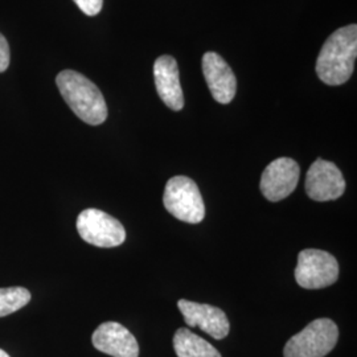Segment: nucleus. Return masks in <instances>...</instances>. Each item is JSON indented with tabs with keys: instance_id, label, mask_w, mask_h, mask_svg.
Listing matches in <instances>:
<instances>
[{
	"instance_id": "f257e3e1",
	"label": "nucleus",
	"mask_w": 357,
	"mask_h": 357,
	"mask_svg": "<svg viewBox=\"0 0 357 357\" xmlns=\"http://www.w3.org/2000/svg\"><path fill=\"white\" fill-rule=\"evenodd\" d=\"M357 56V26L339 28L320 50L317 75L330 86L345 84L354 73Z\"/></svg>"
},
{
	"instance_id": "f03ea898",
	"label": "nucleus",
	"mask_w": 357,
	"mask_h": 357,
	"mask_svg": "<svg viewBox=\"0 0 357 357\" xmlns=\"http://www.w3.org/2000/svg\"><path fill=\"white\" fill-rule=\"evenodd\" d=\"M56 84L65 102L81 121L91 126L106 121V101L101 90L89 78L75 70H63L56 77Z\"/></svg>"
},
{
	"instance_id": "7ed1b4c3",
	"label": "nucleus",
	"mask_w": 357,
	"mask_h": 357,
	"mask_svg": "<svg viewBox=\"0 0 357 357\" xmlns=\"http://www.w3.org/2000/svg\"><path fill=\"white\" fill-rule=\"evenodd\" d=\"M163 203L167 211L180 221L199 224L204 220L203 196L197 184L187 176H174L167 181Z\"/></svg>"
},
{
	"instance_id": "20e7f679",
	"label": "nucleus",
	"mask_w": 357,
	"mask_h": 357,
	"mask_svg": "<svg viewBox=\"0 0 357 357\" xmlns=\"http://www.w3.org/2000/svg\"><path fill=\"white\" fill-rule=\"evenodd\" d=\"M339 330L331 319L314 320L286 343L283 355L284 357H324L335 348Z\"/></svg>"
},
{
	"instance_id": "39448f33",
	"label": "nucleus",
	"mask_w": 357,
	"mask_h": 357,
	"mask_svg": "<svg viewBox=\"0 0 357 357\" xmlns=\"http://www.w3.org/2000/svg\"><path fill=\"white\" fill-rule=\"evenodd\" d=\"M339 278V264L333 255L319 249H305L298 255L295 281L307 289L318 290L333 284Z\"/></svg>"
},
{
	"instance_id": "423d86ee",
	"label": "nucleus",
	"mask_w": 357,
	"mask_h": 357,
	"mask_svg": "<svg viewBox=\"0 0 357 357\" xmlns=\"http://www.w3.org/2000/svg\"><path fill=\"white\" fill-rule=\"evenodd\" d=\"M76 225L81 238L97 248H115L126 240L123 225L100 209L82 211L77 217Z\"/></svg>"
},
{
	"instance_id": "0eeeda50",
	"label": "nucleus",
	"mask_w": 357,
	"mask_h": 357,
	"mask_svg": "<svg viewBox=\"0 0 357 357\" xmlns=\"http://www.w3.org/2000/svg\"><path fill=\"white\" fill-rule=\"evenodd\" d=\"M299 175L301 168L294 159L278 158L265 168L259 188L268 202H281L295 191Z\"/></svg>"
},
{
	"instance_id": "6e6552de",
	"label": "nucleus",
	"mask_w": 357,
	"mask_h": 357,
	"mask_svg": "<svg viewBox=\"0 0 357 357\" xmlns=\"http://www.w3.org/2000/svg\"><path fill=\"white\" fill-rule=\"evenodd\" d=\"M345 181L342 171L332 162L318 159L306 176V193L315 202H331L343 196Z\"/></svg>"
},
{
	"instance_id": "1a4fd4ad",
	"label": "nucleus",
	"mask_w": 357,
	"mask_h": 357,
	"mask_svg": "<svg viewBox=\"0 0 357 357\" xmlns=\"http://www.w3.org/2000/svg\"><path fill=\"white\" fill-rule=\"evenodd\" d=\"M178 307L190 327H199L202 331L206 332L216 340H221L228 336L229 320L221 308L196 303L187 299H180Z\"/></svg>"
},
{
	"instance_id": "9d476101",
	"label": "nucleus",
	"mask_w": 357,
	"mask_h": 357,
	"mask_svg": "<svg viewBox=\"0 0 357 357\" xmlns=\"http://www.w3.org/2000/svg\"><path fill=\"white\" fill-rule=\"evenodd\" d=\"M91 343L100 352L113 357H138L139 345L134 335L116 321L102 323L91 336Z\"/></svg>"
},
{
	"instance_id": "9b49d317",
	"label": "nucleus",
	"mask_w": 357,
	"mask_h": 357,
	"mask_svg": "<svg viewBox=\"0 0 357 357\" xmlns=\"http://www.w3.org/2000/svg\"><path fill=\"white\" fill-rule=\"evenodd\" d=\"M203 73L217 102H231L237 91V79L228 63L216 52H206L203 56Z\"/></svg>"
},
{
	"instance_id": "f8f14e48",
	"label": "nucleus",
	"mask_w": 357,
	"mask_h": 357,
	"mask_svg": "<svg viewBox=\"0 0 357 357\" xmlns=\"http://www.w3.org/2000/svg\"><path fill=\"white\" fill-rule=\"evenodd\" d=\"M156 91L167 106L178 112L184 107V96L178 78V66L172 56H160L153 64Z\"/></svg>"
},
{
	"instance_id": "ddd939ff",
	"label": "nucleus",
	"mask_w": 357,
	"mask_h": 357,
	"mask_svg": "<svg viewBox=\"0 0 357 357\" xmlns=\"http://www.w3.org/2000/svg\"><path fill=\"white\" fill-rule=\"evenodd\" d=\"M174 348L178 357H221L213 345L187 328L176 331Z\"/></svg>"
},
{
	"instance_id": "4468645a",
	"label": "nucleus",
	"mask_w": 357,
	"mask_h": 357,
	"mask_svg": "<svg viewBox=\"0 0 357 357\" xmlns=\"http://www.w3.org/2000/svg\"><path fill=\"white\" fill-rule=\"evenodd\" d=\"M31 301V293L24 287L0 289V318L11 315L26 306Z\"/></svg>"
},
{
	"instance_id": "2eb2a0df",
	"label": "nucleus",
	"mask_w": 357,
	"mask_h": 357,
	"mask_svg": "<svg viewBox=\"0 0 357 357\" xmlns=\"http://www.w3.org/2000/svg\"><path fill=\"white\" fill-rule=\"evenodd\" d=\"M77 7L88 16H96L102 10L103 0H73Z\"/></svg>"
},
{
	"instance_id": "dca6fc26",
	"label": "nucleus",
	"mask_w": 357,
	"mask_h": 357,
	"mask_svg": "<svg viewBox=\"0 0 357 357\" xmlns=\"http://www.w3.org/2000/svg\"><path fill=\"white\" fill-rule=\"evenodd\" d=\"M10 65V45L6 38L0 33V73L7 70Z\"/></svg>"
},
{
	"instance_id": "f3484780",
	"label": "nucleus",
	"mask_w": 357,
	"mask_h": 357,
	"mask_svg": "<svg viewBox=\"0 0 357 357\" xmlns=\"http://www.w3.org/2000/svg\"><path fill=\"white\" fill-rule=\"evenodd\" d=\"M0 357H11L6 351H3V349H0Z\"/></svg>"
}]
</instances>
